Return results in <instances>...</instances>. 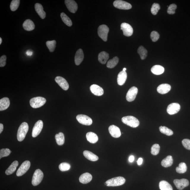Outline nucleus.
Masks as SVG:
<instances>
[{"label":"nucleus","instance_id":"1","mask_svg":"<svg viewBox=\"0 0 190 190\" xmlns=\"http://www.w3.org/2000/svg\"><path fill=\"white\" fill-rule=\"evenodd\" d=\"M28 130L27 123L23 122L20 125L18 129L17 138L19 141H22L25 138Z\"/></svg>","mask_w":190,"mask_h":190},{"label":"nucleus","instance_id":"2","mask_svg":"<svg viewBox=\"0 0 190 190\" xmlns=\"http://www.w3.org/2000/svg\"><path fill=\"white\" fill-rule=\"evenodd\" d=\"M125 181L126 180L123 177H117L107 180L105 183V185L109 187H115L123 185Z\"/></svg>","mask_w":190,"mask_h":190},{"label":"nucleus","instance_id":"3","mask_svg":"<svg viewBox=\"0 0 190 190\" xmlns=\"http://www.w3.org/2000/svg\"><path fill=\"white\" fill-rule=\"evenodd\" d=\"M121 121L123 123L132 128H135L140 125L138 120L132 116H127L122 118Z\"/></svg>","mask_w":190,"mask_h":190},{"label":"nucleus","instance_id":"4","mask_svg":"<svg viewBox=\"0 0 190 190\" xmlns=\"http://www.w3.org/2000/svg\"><path fill=\"white\" fill-rule=\"evenodd\" d=\"M46 102V100L42 97H36L31 99L30 104L31 107L35 109L42 107Z\"/></svg>","mask_w":190,"mask_h":190},{"label":"nucleus","instance_id":"5","mask_svg":"<svg viewBox=\"0 0 190 190\" xmlns=\"http://www.w3.org/2000/svg\"><path fill=\"white\" fill-rule=\"evenodd\" d=\"M109 31V28L106 25H102L98 28V35L104 41H107L108 34Z\"/></svg>","mask_w":190,"mask_h":190},{"label":"nucleus","instance_id":"6","mask_svg":"<svg viewBox=\"0 0 190 190\" xmlns=\"http://www.w3.org/2000/svg\"><path fill=\"white\" fill-rule=\"evenodd\" d=\"M44 174L42 171L39 169H37L34 172L33 178H32V184L34 186L39 185L42 180Z\"/></svg>","mask_w":190,"mask_h":190},{"label":"nucleus","instance_id":"7","mask_svg":"<svg viewBox=\"0 0 190 190\" xmlns=\"http://www.w3.org/2000/svg\"><path fill=\"white\" fill-rule=\"evenodd\" d=\"M113 4L115 8L121 10H129L132 8V5L128 2L121 0L114 1Z\"/></svg>","mask_w":190,"mask_h":190},{"label":"nucleus","instance_id":"8","mask_svg":"<svg viewBox=\"0 0 190 190\" xmlns=\"http://www.w3.org/2000/svg\"><path fill=\"white\" fill-rule=\"evenodd\" d=\"M30 167V162L29 161H26L22 163L17 171L16 175L18 176H21L26 173L29 170Z\"/></svg>","mask_w":190,"mask_h":190},{"label":"nucleus","instance_id":"9","mask_svg":"<svg viewBox=\"0 0 190 190\" xmlns=\"http://www.w3.org/2000/svg\"><path fill=\"white\" fill-rule=\"evenodd\" d=\"M77 120L81 124L89 126L92 124V119L86 115H78L76 117Z\"/></svg>","mask_w":190,"mask_h":190},{"label":"nucleus","instance_id":"10","mask_svg":"<svg viewBox=\"0 0 190 190\" xmlns=\"http://www.w3.org/2000/svg\"><path fill=\"white\" fill-rule=\"evenodd\" d=\"M43 128L42 121L39 120L35 124L32 131V136L33 137H37L41 133Z\"/></svg>","mask_w":190,"mask_h":190},{"label":"nucleus","instance_id":"11","mask_svg":"<svg viewBox=\"0 0 190 190\" xmlns=\"http://www.w3.org/2000/svg\"><path fill=\"white\" fill-rule=\"evenodd\" d=\"M138 92V89L136 87L134 86L129 89L127 93L126 99L129 102L134 101L136 98Z\"/></svg>","mask_w":190,"mask_h":190},{"label":"nucleus","instance_id":"12","mask_svg":"<svg viewBox=\"0 0 190 190\" xmlns=\"http://www.w3.org/2000/svg\"><path fill=\"white\" fill-rule=\"evenodd\" d=\"M121 30H122L124 35L126 37H130L133 33V29L132 26L126 23H123L121 24Z\"/></svg>","mask_w":190,"mask_h":190},{"label":"nucleus","instance_id":"13","mask_svg":"<svg viewBox=\"0 0 190 190\" xmlns=\"http://www.w3.org/2000/svg\"><path fill=\"white\" fill-rule=\"evenodd\" d=\"M174 183L176 187L179 190H183L184 188L187 187L189 185V180L185 178L180 180H174Z\"/></svg>","mask_w":190,"mask_h":190},{"label":"nucleus","instance_id":"14","mask_svg":"<svg viewBox=\"0 0 190 190\" xmlns=\"http://www.w3.org/2000/svg\"><path fill=\"white\" fill-rule=\"evenodd\" d=\"M180 106L179 104L172 103L169 104L167 108V112L170 115L178 113L180 110Z\"/></svg>","mask_w":190,"mask_h":190},{"label":"nucleus","instance_id":"15","mask_svg":"<svg viewBox=\"0 0 190 190\" xmlns=\"http://www.w3.org/2000/svg\"><path fill=\"white\" fill-rule=\"evenodd\" d=\"M66 7L70 12L75 13L77 11L78 7L77 3L73 0H66L64 1Z\"/></svg>","mask_w":190,"mask_h":190},{"label":"nucleus","instance_id":"16","mask_svg":"<svg viewBox=\"0 0 190 190\" xmlns=\"http://www.w3.org/2000/svg\"><path fill=\"white\" fill-rule=\"evenodd\" d=\"M55 81L64 90H67L69 88V85L66 80L61 77H57Z\"/></svg>","mask_w":190,"mask_h":190},{"label":"nucleus","instance_id":"17","mask_svg":"<svg viewBox=\"0 0 190 190\" xmlns=\"http://www.w3.org/2000/svg\"><path fill=\"white\" fill-rule=\"evenodd\" d=\"M110 134L112 137L115 138L120 137L121 135V132L120 129L118 127L115 125H111L109 128Z\"/></svg>","mask_w":190,"mask_h":190},{"label":"nucleus","instance_id":"18","mask_svg":"<svg viewBox=\"0 0 190 190\" xmlns=\"http://www.w3.org/2000/svg\"><path fill=\"white\" fill-rule=\"evenodd\" d=\"M90 89L91 92L96 96H100L104 94L103 89L98 85H92L91 86Z\"/></svg>","mask_w":190,"mask_h":190},{"label":"nucleus","instance_id":"19","mask_svg":"<svg viewBox=\"0 0 190 190\" xmlns=\"http://www.w3.org/2000/svg\"><path fill=\"white\" fill-rule=\"evenodd\" d=\"M84 58V54L82 49H80L77 51L75 56V63L76 65H79Z\"/></svg>","mask_w":190,"mask_h":190},{"label":"nucleus","instance_id":"20","mask_svg":"<svg viewBox=\"0 0 190 190\" xmlns=\"http://www.w3.org/2000/svg\"><path fill=\"white\" fill-rule=\"evenodd\" d=\"M171 89L170 85L167 83L161 84L159 85L157 88V91L159 94H164L170 92Z\"/></svg>","mask_w":190,"mask_h":190},{"label":"nucleus","instance_id":"21","mask_svg":"<svg viewBox=\"0 0 190 190\" xmlns=\"http://www.w3.org/2000/svg\"><path fill=\"white\" fill-rule=\"evenodd\" d=\"M92 179V175L89 173L86 172L81 175L80 177L79 180L82 183L87 184L91 182Z\"/></svg>","mask_w":190,"mask_h":190},{"label":"nucleus","instance_id":"22","mask_svg":"<svg viewBox=\"0 0 190 190\" xmlns=\"http://www.w3.org/2000/svg\"><path fill=\"white\" fill-rule=\"evenodd\" d=\"M127 77L126 71H122L119 73L117 77V83L119 85L122 86L124 84Z\"/></svg>","mask_w":190,"mask_h":190},{"label":"nucleus","instance_id":"23","mask_svg":"<svg viewBox=\"0 0 190 190\" xmlns=\"http://www.w3.org/2000/svg\"><path fill=\"white\" fill-rule=\"evenodd\" d=\"M23 26L25 30L28 31L33 30L35 28V24L29 19L26 20L23 23Z\"/></svg>","mask_w":190,"mask_h":190},{"label":"nucleus","instance_id":"24","mask_svg":"<svg viewBox=\"0 0 190 190\" xmlns=\"http://www.w3.org/2000/svg\"><path fill=\"white\" fill-rule=\"evenodd\" d=\"M35 8L36 12L40 18L42 19H45L46 16V13L43 10L42 5L39 3H36L35 5Z\"/></svg>","mask_w":190,"mask_h":190},{"label":"nucleus","instance_id":"25","mask_svg":"<svg viewBox=\"0 0 190 190\" xmlns=\"http://www.w3.org/2000/svg\"><path fill=\"white\" fill-rule=\"evenodd\" d=\"M86 137L88 141L91 143L94 144L98 141V137L95 133L90 132L87 133Z\"/></svg>","mask_w":190,"mask_h":190},{"label":"nucleus","instance_id":"26","mask_svg":"<svg viewBox=\"0 0 190 190\" xmlns=\"http://www.w3.org/2000/svg\"><path fill=\"white\" fill-rule=\"evenodd\" d=\"M10 104V101L8 98L5 97L0 100V111H2L8 108Z\"/></svg>","mask_w":190,"mask_h":190},{"label":"nucleus","instance_id":"27","mask_svg":"<svg viewBox=\"0 0 190 190\" xmlns=\"http://www.w3.org/2000/svg\"><path fill=\"white\" fill-rule=\"evenodd\" d=\"M84 156L89 160L92 161H98L99 157L95 154L90 151H85L83 152Z\"/></svg>","mask_w":190,"mask_h":190},{"label":"nucleus","instance_id":"28","mask_svg":"<svg viewBox=\"0 0 190 190\" xmlns=\"http://www.w3.org/2000/svg\"><path fill=\"white\" fill-rule=\"evenodd\" d=\"M109 58V54L105 52H100L98 55V61L102 64H105Z\"/></svg>","mask_w":190,"mask_h":190},{"label":"nucleus","instance_id":"29","mask_svg":"<svg viewBox=\"0 0 190 190\" xmlns=\"http://www.w3.org/2000/svg\"><path fill=\"white\" fill-rule=\"evenodd\" d=\"M18 165V162L15 161L12 163L7 170L5 171V174L7 175H10L14 173L16 170L17 167Z\"/></svg>","mask_w":190,"mask_h":190},{"label":"nucleus","instance_id":"30","mask_svg":"<svg viewBox=\"0 0 190 190\" xmlns=\"http://www.w3.org/2000/svg\"><path fill=\"white\" fill-rule=\"evenodd\" d=\"M173 162V159L172 157L170 155H169L162 161L161 165L163 167L167 168L172 166Z\"/></svg>","mask_w":190,"mask_h":190},{"label":"nucleus","instance_id":"31","mask_svg":"<svg viewBox=\"0 0 190 190\" xmlns=\"http://www.w3.org/2000/svg\"><path fill=\"white\" fill-rule=\"evenodd\" d=\"M152 73L155 75H159L164 73V69L162 66L159 65L154 66L151 68Z\"/></svg>","mask_w":190,"mask_h":190},{"label":"nucleus","instance_id":"32","mask_svg":"<svg viewBox=\"0 0 190 190\" xmlns=\"http://www.w3.org/2000/svg\"><path fill=\"white\" fill-rule=\"evenodd\" d=\"M159 187L161 190H173L172 186L166 180H162L159 182Z\"/></svg>","mask_w":190,"mask_h":190},{"label":"nucleus","instance_id":"33","mask_svg":"<svg viewBox=\"0 0 190 190\" xmlns=\"http://www.w3.org/2000/svg\"><path fill=\"white\" fill-rule=\"evenodd\" d=\"M55 138L57 144L59 145H63L64 142V137L63 133L60 132L56 134Z\"/></svg>","mask_w":190,"mask_h":190},{"label":"nucleus","instance_id":"34","mask_svg":"<svg viewBox=\"0 0 190 190\" xmlns=\"http://www.w3.org/2000/svg\"><path fill=\"white\" fill-rule=\"evenodd\" d=\"M137 52L141 59L143 60L146 58L147 56L148 52L147 49L142 46H140L138 48Z\"/></svg>","mask_w":190,"mask_h":190},{"label":"nucleus","instance_id":"35","mask_svg":"<svg viewBox=\"0 0 190 190\" xmlns=\"http://www.w3.org/2000/svg\"><path fill=\"white\" fill-rule=\"evenodd\" d=\"M119 59L118 57L115 56L110 60L107 62V67L109 68H113L116 66L119 62Z\"/></svg>","mask_w":190,"mask_h":190},{"label":"nucleus","instance_id":"36","mask_svg":"<svg viewBox=\"0 0 190 190\" xmlns=\"http://www.w3.org/2000/svg\"><path fill=\"white\" fill-rule=\"evenodd\" d=\"M62 21L64 23L69 26H71L72 25V22L71 20L66 15L65 13L62 12L60 15Z\"/></svg>","mask_w":190,"mask_h":190},{"label":"nucleus","instance_id":"37","mask_svg":"<svg viewBox=\"0 0 190 190\" xmlns=\"http://www.w3.org/2000/svg\"><path fill=\"white\" fill-rule=\"evenodd\" d=\"M187 167L186 163L181 162L180 163L178 167H176V172L180 174H183L187 170Z\"/></svg>","mask_w":190,"mask_h":190},{"label":"nucleus","instance_id":"38","mask_svg":"<svg viewBox=\"0 0 190 190\" xmlns=\"http://www.w3.org/2000/svg\"><path fill=\"white\" fill-rule=\"evenodd\" d=\"M159 130L162 133L167 136H170L173 134L172 131L166 126H161L159 127Z\"/></svg>","mask_w":190,"mask_h":190},{"label":"nucleus","instance_id":"39","mask_svg":"<svg viewBox=\"0 0 190 190\" xmlns=\"http://www.w3.org/2000/svg\"><path fill=\"white\" fill-rule=\"evenodd\" d=\"M56 41L55 40L48 41L46 42V45L50 52H53L56 48Z\"/></svg>","mask_w":190,"mask_h":190},{"label":"nucleus","instance_id":"40","mask_svg":"<svg viewBox=\"0 0 190 190\" xmlns=\"http://www.w3.org/2000/svg\"><path fill=\"white\" fill-rule=\"evenodd\" d=\"M20 2V0H13L11 1L10 5L11 10L12 11H16L18 8Z\"/></svg>","mask_w":190,"mask_h":190},{"label":"nucleus","instance_id":"41","mask_svg":"<svg viewBox=\"0 0 190 190\" xmlns=\"http://www.w3.org/2000/svg\"><path fill=\"white\" fill-rule=\"evenodd\" d=\"M160 147L159 144H155L152 146L151 153L153 155H157L158 154Z\"/></svg>","mask_w":190,"mask_h":190},{"label":"nucleus","instance_id":"42","mask_svg":"<svg viewBox=\"0 0 190 190\" xmlns=\"http://www.w3.org/2000/svg\"><path fill=\"white\" fill-rule=\"evenodd\" d=\"M58 167L59 170L62 172H65L70 170L71 165L67 163L64 162L61 163Z\"/></svg>","mask_w":190,"mask_h":190},{"label":"nucleus","instance_id":"43","mask_svg":"<svg viewBox=\"0 0 190 190\" xmlns=\"http://www.w3.org/2000/svg\"><path fill=\"white\" fill-rule=\"evenodd\" d=\"M161 8L160 5L159 4L154 3L152 5L151 8V12L153 15H156Z\"/></svg>","mask_w":190,"mask_h":190},{"label":"nucleus","instance_id":"44","mask_svg":"<svg viewBox=\"0 0 190 190\" xmlns=\"http://www.w3.org/2000/svg\"><path fill=\"white\" fill-rule=\"evenodd\" d=\"M11 151L9 149H3L0 151V159L8 156L10 154Z\"/></svg>","mask_w":190,"mask_h":190},{"label":"nucleus","instance_id":"45","mask_svg":"<svg viewBox=\"0 0 190 190\" xmlns=\"http://www.w3.org/2000/svg\"><path fill=\"white\" fill-rule=\"evenodd\" d=\"M177 8V6L176 4H173L170 5L167 9V13L169 14L172 15L175 14V10Z\"/></svg>","mask_w":190,"mask_h":190},{"label":"nucleus","instance_id":"46","mask_svg":"<svg viewBox=\"0 0 190 190\" xmlns=\"http://www.w3.org/2000/svg\"><path fill=\"white\" fill-rule=\"evenodd\" d=\"M151 37L152 41L153 42H155L159 39V34L156 31H152L151 34Z\"/></svg>","mask_w":190,"mask_h":190},{"label":"nucleus","instance_id":"47","mask_svg":"<svg viewBox=\"0 0 190 190\" xmlns=\"http://www.w3.org/2000/svg\"><path fill=\"white\" fill-rule=\"evenodd\" d=\"M182 144L186 149L190 150V140L185 139L182 140Z\"/></svg>","mask_w":190,"mask_h":190},{"label":"nucleus","instance_id":"48","mask_svg":"<svg viewBox=\"0 0 190 190\" xmlns=\"http://www.w3.org/2000/svg\"><path fill=\"white\" fill-rule=\"evenodd\" d=\"M7 56L3 55L0 58V66L1 67L4 66L6 64Z\"/></svg>","mask_w":190,"mask_h":190},{"label":"nucleus","instance_id":"49","mask_svg":"<svg viewBox=\"0 0 190 190\" xmlns=\"http://www.w3.org/2000/svg\"><path fill=\"white\" fill-rule=\"evenodd\" d=\"M142 161H143V159H142V158H140L137 161V164L138 165H139V166L141 165L142 163Z\"/></svg>","mask_w":190,"mask_h":190},{"label":"nucleus","instance_id":"50","mask_svg":"<svg viewBox=\"0 0 190 190\" xmlns=\"http://www.w3.org/2000/svg\"><path fill=\"white\" fill-rule=\"evenodd\" d=\"M134 156L132 155L129 158V161L130 162L132 163L134 162Z\"/></svg>","mask_w":190,"mask_h":190},{"label":"nucleus","instance_id":"51","mask_svg":"<svg viewBox=\"0 0 190 190\" xmlns=\"http://www.w3.org/2000/svg\"><path fill=\"white\" fill-rule=\"evenodd\" d=\"M26 54H27L28 56H31L33 54V52H32L31 51L28 50L26 52Z\"/></svg>","mask_w":190,"mask_h":190},{"label":"nucleus","instance_id":"52","mask_svg":"<svg viewBox=\"0 0 190 190\" xmlns=\"http://www.w3.org/2000/svg\"><path fill=\"white\" fill-rule=\"evenodd\" d=\"M4 126L3 124L1 123L0 124V133L1 134V132H2L3 131V130Z\"/></svg>","mask_w":190,"mask_h":190},{"label":"nucleus","instance_id":"53","mask_svg":"<svg viewBox=\"0 0 190 190\" xmlns=\"http://www.w3.org/2000/svg\"><path fill=\"white\" fill-rule=\"evenodd\" d=\"M2 42V39L1 38H0V45H1Z\"/></svg>","mask_w":190,"mask_h":190},{"label":"nucleus","instance_id":"54","mask_svg":"<svg viewBox=\"0 0 190 190\" xmlns=\"http://www.w3.org/2000/svg\"><path fill=\"white\" fill-rule=\"evenodd\" d=\"M126 68H123V71H126Z\"/></svg>","mask_w":190,"mask_h":190}]
</instances>
